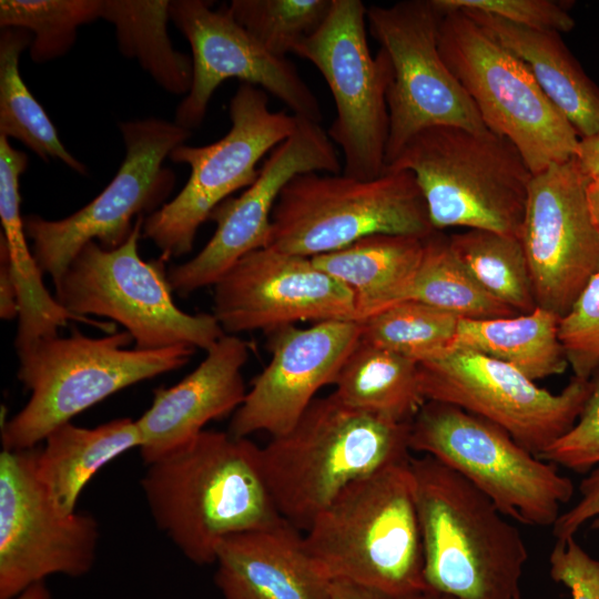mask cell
<instances>
[{
  "mask_svg": "<svg viewBox=\"0 0 599 599\" xmlns=\"http://www.w3.org/2000/svg\"><path fill=\"white\" fill-rule=\"evenodd\" d=\"M260 449L247 437L202 430L146 465L141 488L151 516L190 561L214 564L225 538L283 519L266 486Z\"/></svg>",
  "mask_w": 599,
  "mask_h": 599,
  "instance_id": "cell-1",
  "label": "cell"
},
{
  "mask_svg": "<svg viewBox=\"0 0 599 599\" xmlns=\"http://www.w3.org/2000/svg\"><path fill=\"white\" fill-rule=\"evenodd\" d=\"M428 589L457 599H521L528 560L519 529L461 475L410 457Z\"/></svg>",
  "mask_w": 599,
  "mask_h": 599,
  "instance_id": "cell-2",
  "label": "cell"
},
{
  "mask_svg": "<svg viewBox=\"0 0 599 599\" xmlns=\"http://www.w3.org/2000/svg\"><path fill=\"white\" fill-rule=\"evenodd\" d=\"M410 423L315 398L285 434L260 449L263 476L283 519L306 530L348 485L410 458Z\"/></svg>",
  "mask_w": 599,
  "mask_h": 599,
  "instance_id": "cell-3",
  "label": "cell"
},
{
  "mask_svg": "<svg viewBox=\"0 0 599 599\" xmlns=\"http://www.w3.org/2000/svg\"><path fill=\"white\" fill-rule=\"evenodd\" d=\"M409 459L348 485L305 530L307 550L332 580L390 599L428 589Z\"/></svg>",
  "mask_w": 599,
  "mask_h": 599,
  "instance_id": "cell-4",
  "label": "cell"
},
{
  "mask_svg": "<svg viewBox=\"0 0 599 599\" xmlns=\"http://www.w3.org/2000/svg\"><path fill=\"white\" fill-rule=\"evenodd\" d=\"M126 332L92 338L73 329L39 339L18 353V378L31 396L1 430L2 449L24 450L58 426L139 382L185 366L195 347L128 349Z\"/></svg>",
  "mask_w": 599,
  "mask_h": 599,
  "instance_id": "cell-5",
  "label": "cell"
},
{
  "mask_svg": "<svg viewBox=\"0 0 599 599\" xmlns=\"http://www.w3.org/2000/svg\"><path fill=\"white\" fill-rule=\"evenodd\" d=\"M387 170L414 174L435 231L459 226L519 238L534 174L506 138L429 126L405 143Z\"/></svg>",
  "mask_w": 599,
  "mask_h": 599,
  "instance_id": "cell-6",
  "label": "cell"
},
{
  "mask_svg": "<svg viewBox=\"0 0 599 599\" xmlns=\"http://www.w3.org/2000/svg\"><path fill=\"white\" fill-rule=\"evenodd\" d=\"M434 232L412 172L386 170L361 180L313 171L281 192L267 247L312 258L374 234L426 238Z\"/></svg>",
  "mask_w": 599,
  "mask_h": 599,
  "instance_id": "cell-7",
  "label": "cell"
},
{
  "mask_svg": "<svg viewBox=\"0 0 599 599\" xmlns=\"http://www.w3.org/2000/svg\"><path fill=\"white\" fill-rule=\"evenodd\" d=\"M144 216L129 238L106 250L88 242L54 282L57 301L71 314L108 317L124 327L139 349L186 345L210 349L224 335L213 314H189L176 306L162 258L144 261L139 253Z\"/></svg>",
  "mask_w": 599,
  "mask_h": 599,
  "instance_id": "cell-8",
  "label": "cell"
},
{
  "mask_svg": "<svg viewBox=\"0 0 599 599\" xmlns=\"http://www.w3.org/2000/svg\"><path fill=\"white\" fill-rule=\"evenodd\" d=\"M439 53L486 128L509 140L532 174L577 155L580 136L525 64L465 11L447 10Z\"/></svg>",
  "mask_w": 599,
  "mask_h": 599,
  "instance_id": "cell-9",
  "label": "cell"
},
{
  "mask_svg": "<svg viewBox=\"0 0 599 599\" xmlns=\"http://www.w3.org/2000/svg\"><path fill=\"white\" fill-rule=\"evenodd\" d=\"M410 450L432 456L485 494L507 517L554 526L572 481L498 425L456 406L426 400L410 423Z\"/></svg>",
  "mask_w": 599,
  "mask_h": 599,
  "instance_id": "cell-10",
  "label": "cell"
},
{
  "mask_svg": "<svg viewBox=\"0 0 599 599\" xmlns=\"http://www.w3.org/2000/svg\"><path fill=\"white\" fill-rule=\"evenodd\" d=\"M125 158L113 180L89 204L61 220L23 216L31 252L43 274L57 282L78 252L91 241L113 250L129 238L133 219L152 214L171 194L175 175L163 165L192 131L158 118L119 123Z\"/></svg>",
  "mask_w": 599,
  "mask_h": 599,
  "instance_id": "cell-11",
  "label": "cell"
},
{
  "mask_svg": "<svg viewBox=\"0 0 599 599\" xmlns=\"http://www.w3.org/2000/svg\"><path fill=\"white\" fill-rule=\"evenodd\" d=\"M229 111L232 125L219 141L203 146L184 143L169 155L190 167L189 180L173 200L144 219L142 229L164 262L192 251L196 232L212 211L255 181L258 163L297 124L295 115L272 111L267 93L247 83L237 88Z\"/></svg>",
  "mask_w": 599,
  "mask_h": 599,
  "instance_id": "cell-12",
  "label": "cell"
},
{
  "mask_svg": "<svg viewBox=\"0 0 599 599\" xmlns=\"http://www.w3.org/2000/svg\"><path fill=\"white\" fill-rule=\"evenodd\" d=\"M366 12L361 0H332L323 24L294 51L326 81L336 108L327 134L343 151L342 173L361 180L387 170V91L393 79L385 50L376 55L369 51Z\"/></svg>",
  "mask_w": 599,
  "mask_h": 599,
  "instance_id": "cell-13",
  "label": "cell"
},
{
  "mask_svg": "<svg viewBox=\"0 0 599 599\" xmlns=\"http://www.w3.org/2000/svg\"><path fill=\"white\" fill-rule=\"evenodd\" d=\"M444 11L435 0H405L367 7L372 37L387 53L393 79L387 91L389 132L386 166L423 129L454 125L486 132L474 102L438 49Z\"/></svg>",
  "mask_w": 599,
  "mask_h": 599,
  "instance_id": "cell-14",
  "label": "cell"
},
{
  "mask_svg": "<svg viewBox=\"0 0 599 599\" xmlns=\"http://www.w3.org/2000/svg\"><path fill=\"white\" fill-rule=\"evenodd\" d=\"M418 374L425 400L485 418L536 456L575 425L591 392V380L573 377L551 393L507 363L463 349L419 363Z\"/></svg>",
  "mask_w": 599,
  "mask_h": 599,
  "instance_id": "cell-15",
  "label": "cell"
},
{
  "mask_svg": "<svg viewBox=\"0 0 599 599\" xmlns=\"http://www.w3.org/2000/svg\"><path fill=\"white\" fill-rule=\"evenodd\" d=\"M37 451L0 453V599L51 575L82 577L97 557V520L55 508L38 479Z\"/></svg>",
  "mask_w": 599,
  "mask_h": 599,
  "instance_id": "cell-16",
  "label": "cell"
},
{
  "mask_svg": "<svg viewBox=\"0 0 599 599\" xmlns=\"http://www.w3.org/2000/svg\"><path fill=\"white\" fill-rule=\"evenodd\" d=\"M342 167L327 131L317 122L297 118L294 132L265 158L255 181L212 211L209 219L216 229L206 245L167 271L173 293L186 297L214 286L242 257L267 247L274 206L293 177L313 171L337 174Z\"/></svg>",
  "mask_w": 599,
  "mask_h": 599,
  "instance_id": "cell-17",
  "label": "cell"
},
{
  "mask_svg": "<svg viewBox=\"0 0 599 599\" xmlns=\"http://www.w3.org/2000/svg\"><path fill=\"white\" fill-rule=\"evenodd\" d=\"M170 20L192 50L193 79L176 108L174 122L187 130L203 122L214 91L227 79H238L281 100L293 115L319 123V102L287 59L268 52L230 14L209 1H170Z\"/></svg>",
  "mask_w": 599,
  "mask_h": 599,
  "instance_id": "cell-18",
  "label": "cell"
},
{
  "mask_svg": "<svg viewBox=\"0 0 599 599\" xmlns=\"http://www.w3.org/2000/svg\"><path fill=\"white\" fill-rule=\"evenodd\" d=\"M589 177L576 156L534 174L519 240L538 307L564 316L599 272V235L591 222Z\"/></svg>",
  "mask_w": 599,
  "mask_h": 599,
  "instance_id": "cell-19",
  "label": "cell"
},
{
  "mask_svg": "<svg viewBox=\"0 0 599 599\" xmlns=\"http://www.w3.org/2000/svg\"><path fill=\"white\" fill-rule=\"evenodd\" d=\"M213 315L225 334H265L298 322L356 321L353 292L311 257L264 247L242 257L215 285Z\"/></svg>",
  "mask_w": 599,
  "mask_h": 599,
  "instance_id": "cell-20",
  "label": "cell"
},
{
  "mask_svg": "<svg viewBox=\"0 0 599 599\" xmlns=\"http://www.w3.org/2000/svg\"><path fill=\"white\" fill-rule=\"evenodd\" d=\"M361 332L356 321L333 319L267 333L271 359L233 413L229 432L236 437L258 432L275 437L288 432L316 393L334 384Z\"/></svg>",
  "mask_w": 599,
  "mask_h": 599,
  "instance_id": "cell-21",
  "label": "cell"
},
{
  "mask_svg": "<svg viewBox=\"0 0 599 599\" xmlns=\"http://www.w3.org/2000/svg\"><path fill=\"white\" fill-rule=\"evenodd\" d=\"M248 345L225 334L181 382L154 390L150 408L136 419L140 453L149 465L196 437L214 419L234 413L247 393L242 368Z\"/></svg>",
  "mask_w": 599,
  "mask_h": 599,
  "instance_id": "cell-22",
  "label": "cell"
},
{
  "mask_svg": "<svg viewBox=\"0 0 599 599\" xmlns=\"http://www.w3.org/2000/svg\"><path fill=\"white\" fill-rule=\"evenodd\" d=\"M215 583L223 599H329L333 580L304 535L285 519L235 534L219 546Z\"/></svg>",
  "mask_w": 599,
  "mask_h": 599,
  "instance_id": "cell-23",
  "label": "cell"
},
{
  "mask_svg": "<svg viewBox=\"0 0 599 599\" xmlns=\"http://www.w3.org/2000/svg\"><path fill=\"white\" fill-rule=\"evenodd\" d=\"M463 11L525 64L580 138L599 130V88L568 50L560 33L517 26L480 11Z\"/></svg>",
  "mask_w": 599,
  "mask_h": 599,
  "instance_id": "cell-24",
  "label": "cell"
},
{
  "mask_svg": "<svg viewBox=\"0 0 599 599\" xmlns=\"http://www.w3.org/2000/svg\"><path fill=\"white\" fill-rule=\"evenodd\" d=\"M424 240L374 234L312 260L353 292L357 322L362 323L403 301L420 263Z\"/></svg>",
  "mask_w": 599,
  "mask_h": 599,
  "instance_id": "cell-25",
  "label": "cell"
},
{
  "mask_svg": "<svg viewBox=\"0 0 599 599\" xmlns=\"http://www.w3.org/2000/svg\"><path fill=\"white\" fill-rule=\"evenodd\" d=\"M37 451L38 479L55 508L75 512L78 499L89 480L106 464L132 448H140L136 420L116 418L94 428L71 422L54 428Z\"/></svg>",
  "mask_w": 599,
  "mask_h": 599,
  "instance_id": "cell-26",
  "label": "cell"
},
{
  "mask_svg": "<svg viewBox=\"0 0 599 599\" xmlns=\"http://www.w3.org/2000/svg\"><path fill=\"white\" fill-rule=\"evenodd\" d=\"M559 318L541 307L509 317L460 318L450 349L501 361L534 382L560 375L569 365L558 337Z\"/></svg>",
  "mask_w": 599,
  "mask_h": 599,
  "instance_id": "cell-27",
  "label": "cell"
},
{
  "mask_svg": "<svg viewBox=\"0 0 599 599\" xmlns=\"http://www.w3.org/2000/svg\"><path fill=\"white\" fill-rule=\"evenodd\" d=\"M333 385L343 405L396 423H412L426 402L418 363L361 337Z\"/></svg>",
  "mask_w": 599,
  "mask_h": 599,
  "instance_id": "cell-28",
  "label": "cell"
},
{
  "mask_svg": "<svg viewBox=\"0 0 599 599\" xmlns=\"http://www.w3.org/2000/svg\"><path fill=\"white\" fill-rule=\"evenodd\" d=\"M167 0H103L101 18L112 23L119 51L135 59L165 91L186 95L192 58L175 50L167 34Z\"/></svg>",
  "mask_w": 599,
  "mask_h": 599,
  "instance_id": "cell-29",
  "label": "cell"
},
{
  "mask_svg": "<svg viewBox=\"0 0 599 599\" xmlns=\"http://www.w3.org/2000/svg\"><path fill=\"white\" fill-rule=\"evenodd\" d=\"M28 165L26 153L0 135V220L12 274L18 290L19 321L27 327H42L54 322L62 308L47 291L31 247L28 245L20 214L19 180Z\"/></svg>",
  "mask_w": 599,
  "mask_h": 599,
  "instance_id": "cell-30",
  "label": "cell"
},
{
  "mask_svg": "<svg viewBox=\"0 0 599 599\" xmlns=\"http://www.w3.org/2000/svg\"><path fill=\"white\" fill-rule=\"evenodd\" d=\"M31 40L27 30L1 29L0 135L18 140L43 161L60 160L77 173L87 175L85 164L65 149L50 118L20 74V55L30 47Z\"/></svg>",
  "mask_w": 599,
  "mask_h": 599,
  "instance_id": "cell-31",
  "label": "cell"
},
{
  "mask_svg": "<svg viewBox=\"0 0 599 599\" xmlns=\"http://www.w3.org/2000/svg\"><path fill=\"white\" fill-rule=\"evenodd\" d=\"M417 301L459 318L488 319L518 315L488 293L437 231L424 240V252L403 301Z\"/></svg>",
  "mask_w": 599,
  "mask_h": 599,
  "instance_id": "cell-32",
  "label": "cell"
},
{
  "mask_svg": "<svg viewBox=\"0 0 599 599\" xmlns=\"http://www.w3.org/2000/svg\"><path fill=\"white\" fill-rule=\"evenodd\" d=\"M448 243L473 277L518 314L538 307L527 257L519 238L487 230L453 234Z\"/></svg>",
  "mask_w": 599,
  "mask_h": 599,
  "instance_id": "cell-33",
  "label": "cell"
},
{
  "mask_svg": "<svg viewBox=\"0 0 599 599\" xmlns=\"http://www.w3.org/2000/svg\"><path fill=\"white\" fill-rule=\"evenodd\" d=\"M459 317L417 301L392 305L361 323V338L416 363L448 352Z\"/></svg>",
  "mask_w": 599,
  "mask_h": 599,
  "instance_id": "cell-34",
  "label": "cell"
},
{
  "mask_svg": "<svg viewBox=\"0 0 599 599\" xmlns=\"http://www.w3.org/2000/svg\"><path fill=\"white\" fill-rule=\"evenodd\" d=\"M103 0H1V29L31 33L29 54L33 62L61 58L73 47L78 29L101 18Z\"/></svg>",
  "mask_w": 599,
  "mask_h": 599,
  "instance_id": "cell-35",
  "label": "cell"
},
{
  "mask_svg": "<svg viewBox=\"0 0 599 599\" xmlns=\"http://www.w3.org/2000/svg\"><path fill=\"white\" fill-rule=\"evenodd\" d=\"M331 7L332 0H233L225 8L268 52L286 58L318 30Z\"/></svg>",
  "mask_w": 599,
  "mask_h": 599,
  "instance_id": "cell-36",
  "label": "cell"
},
{
  "mask_svg": "<svg viewBox=\"0 0 599 599\" xmlns=\"http://www.w3.org/2000/svg\"><path fill=\"white\" fill-rule=\"evenodd\" d=\"M558 337L575 377L590 380L599 369V272L559 318Z\"/></svg>",
  "mask_w": 599,
  "mask_h": 599,
  "instance_id": "cell-37",
  "label": "cell"
},
{
  "mask_svg": "<svg viewBox=\"0 0 599 599\" xmlns=\"http://www.w3.org/2000/svg\"><path fill=\"white\" fill-rule=\"evenodd\" d=\"M590 380V395L575 425L538 456L576 473L599 465V369Z\"/></svg>",
  "mask_w": 599,
  "mask_h": 599,
  "instance_id": "cell-38",
  "label": "cell"
},
{
  "mask_svg": "<svg viewBox=\"0 0 599 599\" xmlns=\"http://www.w3.org/2000/svg\"><path fill=\"white\" fill-rule=\"evenodd\" d=\"M443 10H470L496 16L539 31L569 32L576 22L565 4L551 0H435Z\"/></svg>",
  "mask_w": 599,
  "mask_h": 599,
  "instance_id": "cell-39",
  "label": "cell"
},
{
  "mask_svg": "<svg viewBox=\"0 0 599 599\" xmlns=\"http://www.w3.org/2000/svg\"><path fill=\"white\" fill-rule=\"evenodd\" d=\"M550 577L570 590L571 599H599V560L575 539L556 540L549 556Z\"/></svg>",
  "mask_w": 599,
  "mask_h": 599,
  "instance_id": "cell-40",
  "label": "cell"
},
{
  "mask_svg": "<svg viewBox=\"0 0 599 599\" xmlns=\"http://www.w3.org/2000/svg\"><path fill=\"white\" fill-rule=\"evenodd\" d=\"M579 493L581 497L578 502L560 514L552 526L556 540L575 537L585 524L599 516V465L581 480Z\"/></svg>",
  "mask_w": 599,
  "mask_h": 599,
  "instance_id": "cell-41",
  "label": "cell"
},
{
  "mask_svg": "<svg viewBox=\"0 0 599 599\" xmlns=\"http://www.w3.org/2000/svg\"><path fill=\"white\" fill-rule=\"evenodd\" d=\"M19 315L18 290L8 250L0 241V316L10 321Z\"/></svg>",
  "mask_w": 599,
  "mask_h": 599,
  "instance_id": "cell-42",
  "label": "cell"
},
{
  "mask_svg": "<svg viewBox=\"0 0 599 599\" xmlns=\"http://www.w3.org/2000/svg\"><path fill=\"white\" fill-rule=\"evenodd\" d=\"M576 159L589 179L599 175V130L579 139Z\"/></svg>",
  "mask_w": 599,
  "mask_h": 599,
  "instance_id": "cell-43",
  "label": "cell"
},
{
  "mask_svg": "<svg viewBox=\"0 0 599 599\" xmlns=\"http://www.w3.org/2000/svg\"><path fill=\"white\" fill-rule=\"evenodd\" d=\"M329 599H390L387 596L346 580H333Z\"/></svg>",
  "mask_w": 599,
  "mask_h": 599,
  "instance_id": "cell-44",
  "label": "cell"
},
{
  "mask_svg": "<svg viewBox=\"0 0 599 599\" xmlns=\"http://www.w3.org/2000/svg\"><path fill=\"white\" fill-rule=\"evenodd\" d=\"M586 193L590 219L599 235V175L589 179Z\"/></svg>",
  "mask_w": 599,
  "mask_h": 599,
  "instance_id": "cell-45",
  "label": "cell"
},
{
  "mask_svg": "<svg viewBox=\"0 0 599 599\" xmlns=\"http://www.w3.org/2000/svg\"><path fill=\"white\" fill-rule=\"evenodd\" d=\"M10 599H52L44 581L35 582Z\"/></svg>",
  "mask_w": 599,
  "mask_h": 599,
  "instance_id": "cell-46",
  "label": "cell"
},
{
  "mask_svg": "<svg viewBox=\"0 0 599 599\" xmlns=\"http://www.w3.org/2000/svg\"><path fill=\"white\" fill-rule=\"evenodd\" d=\"M402 599H457V598L427 589V590L413 593Z\"/></svg>",
  "mask_w": 599,
  "mask_h": 599,
  "instance_id": "cell-47",
  "label": "cell"
},
{
  "mask_svg": "<svg viewBox=\"0 0 599 599\" xmlns=\"http://www.w3.org/2000/svg\"><path fill=\"white\" fill-rule=\"evenodd\" d=\"M590 527H591L592 529L599 530V516L596 517V518H593V519L591 520Z\"/></svg>",
  "mask_w": 599,
  "mask_h": 599,
  "instance_id": "cell-48",
  "label": "cell"
}]
</instances>
